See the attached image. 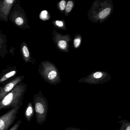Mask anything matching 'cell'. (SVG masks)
I'll return each instance as SVG.
<instances>
[{
    "mask_svg": "<svg viewBox=\"0 0 130 130\" xmlns=\"http://www.w3.org/2000/svg\"><path fill=\"white\" fill-rule=\"evenodd\" d=\"M27 85L20 82L0 100V110L13 108L22 102L24 95L27 90Z\"/></svg>",
    "mask_w": 130,
    "mask_h": 130,
    "instance_id": "obj_1",
    "label": "cell"
},
{
    "mask_svg": "<svg viewBox=\"0 0 130 130\" xmlns=\"http://www.w3.org/2000/svg\"><path fill=\"white\" fill-rule=\"evenodd\" d=\"M33 100L36 122L39 124H42L47 119L48 109V102L41 91L35 94Z\"/></svg>",
    "mask_w": 130,
    "mask_h": 130,
    "instance_id": "obj_2",
    "label": "cell"
},
{
    "mask_svg": "<svg viewBox=\"0 0 130 130\" xmlns=\"http://www.w3.org/2000/svg\"><path fill=\"white\" fill-rule=\"evenodd\" d=\"M20 2L13 6L9 15V20L19 28L29 29L30 27L26 13L20 4Z\"/></svg>",
    "mask_w": 130,
    "mask_h": 130,
    "instance_id": "obj_3",
    "label": "cell"
},
{
    "mask_svg": "<svg viewBox=\"0 0 130 130\" xmlns=\"http://www.w3.org/2000/svg\"><path fill=\"white\" fill-rule=\"evenodd\" d=\"M23 102L16 107L10 109L7 112L0 116V130H7L17 118V115Z\"/></svg>",
    "mask_w": 130,
    "mask_h": 130,
    "instance_id": "obj_4",
    "label": "cell"
},
{
    "mask_svg": "<svg viewBox=\"0 0 130 130\" xmlns=\"http://www.w3.org/2000/svg\"><path fill=\"white\" fill-rule=\"evenodd\" d=\"M18 0H1L0 4V20L7 22L10 12Z\"/></svg>",
    "mask_w": 130,
    "mask_h": 130,
    "instance_id": "obj_5",
    "label": "cell"
},
{
    "mask_svg": "<svg viewBox=\"0 0 130 130\" xmlns=\"http://www.w3.org/2000/svg\"><path fill=\"white\" fill-rule=\"evenodd\" d=\"M25 78V76L23 75L18 76L9 83L0 86V100L10 92L17 84L22 82Z\"/></svg>",
    "mask_w": 130,
    "mask_h": 130,
    "instance_id": "obj_6",
    "label": "cell"
},
{
    "mask_svg": "<svg viewBox=\"0 0 130 130\" xmlns=\"http://www.w3.org/2000/svg\"><path fill=\"white\" fill-rule=\"evenodd\" d=\"M17 67H9L3 70L0 74V86L4 85L13 79L17 74Z\"/></svg>",
    "mask_w": 130,
    "mask_h": 130,
    "instance_id": "obj_7",
    "label": "cell"
},
{
    "mask_svg": "<svg viewBox=\"0 0 130 130\" xmlns=\"http://www.w3.org/2000/svg\"><path fill=\"white\" fill-rule=\"evenodd\" d=\"M20 52L23 61L25 63H31L32 64L35 63V60L32 58L31 53L26 42H23L20 44Z\"/></svg>",
    "mask_w": 130,
    "mask_h": 130,
    "instance_id": "obj_8",
    "label": "cell"
},
{
    "mask_svg": "<svg viewBox=\"0 0 130 130\" xmlns=\"http://www.w3.org/2000/svg\"><path fill=\"white\" fill-rule=\"evenodd\" d=\"M7 39L6 36L2 33L0 29V57L3 58L8 53L7 46Z\"/></svg>",
    "mask_w": 130,
    "mask_h": 130,
    "instance_id": "obj_9",
    "label": "cell"
},
{
    "mask_svg": "<svg viewBox=\"0 0 130 130\" xmlns=\"http://www.w3.org/2000/svg\"><path fill=\"white\" fill-rule=\"evenodd\" d=\"M35 113L34 107L32 103L29 102L28 103L25 111V118L26 121L29 122L32 120Z\"/></svg>",
    "mask_w": 130,
    "mask_h": 130,
    "instance_id": "obj_10",
    "label": "cell"
},
{
    "mask_svg": "<svg viewBox=\"0 0 130 130\" xmlns=\"http://www.w3.org/2000/svg\"><path fill=\"white\" fill-rule=\"evenodd\" d=\"M121 124L119 130H130V122L127 120H122L118 122Z\"/></svg>",
    "mask_w": 130,
    "mask_h": 130,
    "instance_id": "obj_11",
    "label": "cell"
},
{
    "mask_svg": "<svg viewBox=\"0 0 130 130\" xmlns=\"http://www.w3.org/2000/svg\"><path fill=\"white\" fill-rule=\"evenodd\" d=\"M110 11L111 9L107 8L100 12L99 14V17L100 19H103L106 17L109 14Z\"/></svg>",
    "mask_w": 130,
    "mask_h": 130,
    "instance_id": "obj_12",
    "label": "cell"
},
{
    "mask_svg": "<svg viewBox=\"0 0 130 130\" xmlns=\"http://www.w3.org/2000/svg\"><path fill=\"white\" fill-rule=\"evenodd\" d=\"M39 18L42 20L45 21L49 19L48 16V12L46 10H43L39 14Z\"/></svg>",
    "mask_w": 130,
    "mask_h": 130,
    "instance_id": "obj_13",
    "label": "cell"
},
{
    "mask_svg": "<svg viewBox=\"0 0 130 130\" xmlns=\"http://www.w3.org/2000/svg\"><path fill=\"white\" fill-rule=\"evenodd\" d=\"M22 123V121L20 119L18 120L17 122L13 125V126L9 130H18L19 128Z\"/></svg>",
    "mask_w": 130,
    "mask_h": 130,
    "instance_id": "obj_14",
    "label": "cell"
},
{
    "mask_svg": "<svg viewBox=\"0 0 130 130\" xmlns=\"http://www.w3.org/2000/svg\"><path fill=\"white\" fill-rule=\"evenodd\" d=\"M73 6V3L72 1H69L67 4L66 7V11L67 12H70L72 9Z\"/></svg>",
    "mask_w": 130,
    "mask_h": 130,
    "instance_id": "obj_15",
    "label": "cell"
},
{
    "mask_svg": "<svg viewBox=\"0 0 130 130\" xmlns=\"http://www.w3.org/2000/svg\"><path fill=\"white\" fill-rule=\"evenodd\" d=\"M67 45V43L65 41H63V40L60 41L58 43V47L61 49H65Z\"/></svg>",
    "mask_w": 130,
    "mask_h": 130,
    "instance_id": "obj_16",
    "label": "cell"
},
{
    "mask_svg": "<svg viewBox=\"0 0 130 130\" xmlns=\"http://www.w3.org/2000/svg\"><path fill=\"white\" fill-rule=\"evenodd\" d=\"M103 74L101 72H98L95 73L93 74V77L96 79H99L101 78L102 77Z\"/></svg>",
    "mask_w": 130,
    "mask_h": 130,
    "instance_id": "obj_17",
    "label": "cell"
},
{
    "mask_svg": "<svg viewBox=\"0 0 130 130\" xmlns=\"http://www.w3.org/2000/svg\"><path fill=\"white\" fill-rule=\"evenodd\" d=\"M66 7V1L63 0L60 2V7L61 10H63L65 9Z\"/></svg>",
    "mask_w": 130,
    "mask_h": 130,
    "instance_id": "obj_18",
    "label": "cell"
},
{
    "mask_svg": "<svg viewBox=\"0 0 130 130\" xmlns=\"http://www.w3.org/2000/svg\"><path fill=\"white\" fill-rule=\"evenodd\" d=\"M80 42H81V41H80V39H76L74 40V45L75 47H78L80 45Z\"/></svg>",
    "mask_w": 130,
    "mask_h": 130,
    "instance_id": "obj_19",
    "label": "cell"
},
{
    "mask_svg": "<svg viewBox=\"0 0 130 130\" xmlns=\"http://www.w3.org/2000/svg\"><path fill=\"white\" fill-rule=\"evenodd\" d=\"M65 130H82L78 128L73 127H68L65 128Z\"/></svg>",
    "mask_w": 130,
    "mask_h": 130,
    "instance_id": "obj_20",
    "label": "cell"
},
{
    "mask_svg": "<svg viewBox=\"0 0 130 130\" xmlns=\"http://www.w3.org/2000/svg\"><path fill=\"white\" fill-rule=\"evenodd\" d=\"M56 24L57 25L60 27H62L63 25V22L61 21H57L56 22Z\"/></svg>",
    "mask_w": 130,
    "mask_h": 130,
    "instance_id": "obj_21",
    "label": "cell"
},
{
    "mask_svg": "<svg viewBox=\"0 0 130 130\" xmlns=\"http://www.w3.org/2000/svg\"><path fill=\"white\" fill-rule=\"evenodd\" d=\"M1 0H0V4H1Z\"/></svg>",
    "mask_w": 130,
    "mask_h": 130,
    "instance_id": "obj_22",
    "label": "cell"
}]
</instances>
